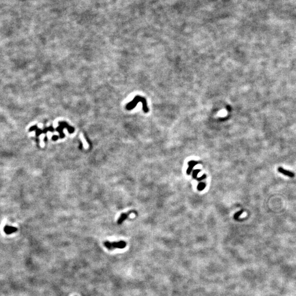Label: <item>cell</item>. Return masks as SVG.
I'll list each match as a JSON object with an SVG mask.
<instances>
[{
	"mask_svg": "<svg viewBox=\"0 0 296 296\" xmlns=\"http://www.w3.org/2000/svg\"><path fill=\"white\" fill-rule=\"evenodd\" d=\"M278 172H280V173L282 174V175H285L286 176H287V177H289L290 178H293L295 177V173H293V172L288 171V170H286L285 169H284V168L282 167H278Z\"/></svg>",
	"mask_w": 296,
	"mask_h": 296,
	"instance_id": "3",
	"label": "cell"
},
{
	"mask_svg": "<svg viewBox=\"0 0 296 296\" xmlns=\"http://www.w3.org/2000/svg\"><path fill=\"white\" fill-rule=\"evenodd\" d=\"M104 245L108 249L111 250L115 248L122 249L126 246V242L125 241H121L119 242H110L109 241H106L104 243Z\"/></svg>",
	"mask_w": 296,
	"mask_h": 296,
	"instance_id": "2",
	"label": "cell"
},
{
	"mask_svg": "<svg viewBox=\"0 0 296 296\" xmlns=\"http://www.w3.org/2000/svg\"><path fill=\"white\" fill-rule=\"evenodd\" d=\"M52 139H53V140H56L58 139V137L57 136H53L52 137Z\"/></svg>",
	"mask_w": 296,
	"mask_h": 296,
	"instance_id": "10",
	"label": "cell"
},
{
	"mask_svg": "<svg viewBox=\"0 0 296 296\" xmlns=\"http://www.w3.org/2000/svg\"><path fill=\"white\" fill-rule=\"evenodd\" d=\"M139 102H141L143 104V109L144 113H147L149 111V109L147 105V103L144 98L141 97L140 96H137L134 98L132 101L126 105V109L128 110H131L132 109H134L137 105V103H138Z\"/></svg>",
	"mask_w": 296,
	"mask_h": 296,
	"instance_id": "1",
	"label": "cell"
},
{
	"mask_svg": "<svg viewBox=\"0 0 296 296\" xmlns=\"http://www.w3.org/2000/svg\"><path fill=\"white\" fill-rule=\"evenodd\" d=\"M16 229L14 228L11 227H6L5 229V231L7 234H11L15 231Z\"/></svg>",
	"mask_w": 296,
	"mask_h": 296,
	"instance_id": "5",
	"label": "cell"
},
{
	"mask_svg": "<svg viewBox=\"0 0 296 296\" xmlns=\"http://www.w3.org/2000/svg\"><path fill=\"white\" fill-rule=\"evenodd\" d=\"M131 213L129 212V213H128V214H126V213H122V214L120 216V217L119 220H118V223L121 224V223H122V222L123 221V220L126 219V218H127V217H128V216L129 215V214H130Z\"/></svg>",
	"mask_w": 296,
	"mask_h": 296,
	"instance_id": "4",
	"label": "cell"
},
{
	"mask_svg": "<svg viewBox=\"0 0 296 296\" xmlns=\"http://www.w3.org/2000/svg\"><path fill=\"white\" fill-rule=\"evenodd\" d=\"M242 212H243V211H241L237 212V213L236 214L235 216H234V217H235V218H237L239 217L240 216L242 213Z\"/></svg>",
	"mask_w": 296,
	"mask_h": 296,
	"instance_id": "8",
	"label": "cell"
},
{
	"mask_svg": "<svg viewBox=\"0 0 296 296\" xmlns=\"http://www.w3.org/2000/svg\"><path fill=\"white\" fill-rule=\"evenodd\" d=\"M205 187V184L204 183H201L198 185V189L200 190L204 189Z\"/></svg>",
	"mask_w": 296,
	"mask_h": 296,
	"instance_id": "7",
	"label": "cell"
},
{
	"mask_svg": "<svg viewBox=\"0 0 296 296\" xmlns=\"http://www.w3.org/2000/svg\"><path fill=\"white\" fill-rule=\"evenodd\" d=\"M189 166H190V167H189V169L187 170V173H188V174L190 173V171H191V169H192L193 167H194V166L196 165V164H197V162L192 161H191V162H189Z\"/></svg>",
	"mask_w": 296,
	"mask_h": 296,
	"instance_id": "6",
	"label": "cell"
},
{
	"mask_svg": "<svg viewBox=\"0 0 296 296\" xmlns=\"http://www.w3.org/2000/svg\"><path fill=\"white\" fill-rule=\"evenodd\" d=\"M37 128V127L36 126H32L29 129V131H35L36 130V129Z\"/></svg>",
	"mask_w": 296,
	"mask_h": 296,
	"instance_id": "9",
	"label": "cell"
}]
</instances>
